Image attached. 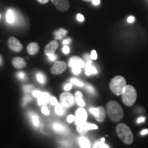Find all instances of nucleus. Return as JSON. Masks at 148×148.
<instances>
[{
  "instance_id": "nucleus-45",
  "label": "nucleus",
  "mask_w": 148,
  "mask_h": 148,
  "mask_svg": "<svg viewBox=\"0 0 148 148\" xmlns=\"http://www.w3.org/2000/svg\"><path fill=\"white\" fill-rule=\"evenodd\" d=\"M92 2L95 5H98L100 3V0H92Z\"/></svg>"
},
{
  "instance_id": "nucleus-2",
  "label": "nucleus",
  "mask_w": 148,
  "mask_h": 148,
  "mask_svg": "<svg viewBox=\"0 0 148 148\" xmlns=\"http://www.w3.org/2000/svg\"><path fill=\"white\" fill-rule=\"evenodd\" d=\"M118 136L125 144H131L134 140L132 132L130 127L125 123H119L116 128Z\"/></svg>"
},
{
  "instance_id": "nucleus-47",
  "label": "nucleus",
  "mask_w": 148,
  "mask_h": 148,
  "mask_svg": "<svg viewBox=\"0 0 148 148\" xmlns=\"http://www.w3.org/2000/svg\"><path fill=\"white\" fill-rule=\"evenodd\" d=\"M148 134V130L147 129H144L141 132H140V134L141 135H145Z\"/></svg>"
},
{
  "instance_id": "nucleus-19",
  "label": "nucleus",
  "mask_w": 148,
  "mask_h": 148,
  "mask_svg": "<svg viewBox=\"0 0 148 148\" xmlns=\"http://www.w3.org/2000/svg\"><path fill=\"white\" fill-rule=\"evenodd\" d=\"M75 99L77 104L80 107H84L85 106V102L82 99V93L80 91H76L75 93Z\"/></svg>"
},
{
  "instance_id": "nucleus-34",
  "label": "nucleus",
  "mask_w": 148,
  "mask_h": 148,
  "mask_svg": "<svg viewBox=\"0 0 148 148\" xmlns=\"http://www.w3.org/2000/svg\"><path fill=\"white\" fill-rule=\"evenodd\" d=\"M49 102L52 106H56V105L58 103V101H57L56 98L54 97H50V99H49Z\"/></svg>"
},
{
  "instance_id": "nucleus-44",
  "label": "nucleus",
  "mask_w": 148,
  "mask_h": 148,
  "mask_svg": "<svg viewBox=\"0 0 148 148\" xmlns=\"http://www.w3.org/2000/svg\"><path fill=\"white\" fill-rule=\"evenodd\" d=\"M145 118L143 117V116H141V117H139L137 119V123H143V122L145 121Z\"/></svg>"
},
{
  "instance_id": "nucleus-37",
  "label": "nucleus",
  "mask_w": 148,
  "mask_h": 148,
  "mask_svg": "<svg viewBox=\"0 0 148 148\" xmlns=\"http://www.w3.org/2000/svg\"><path fill=\"white\" fill-rule=\"evenodd\" d=\"M62 51H63V53H65V54H68V53L70 52L69 47H68L67 45L64 46L63 48H62Z\"/></svg>"
},
{
  "instance_id": "nucleus-50",
  "label": "nucleus",
  "mask_w": 148,
  "mask_h": 148,
  "mask_svg": "<svg viewBox=\"0 0 148 148\" xmlns=\"http://www.w3.org/2000/svg\"><path fill=\"white\" fill-rule=\"evenodd\" d=\"M2 63V59H1V57H0V64Z\"/></svg>"
},
{
  "instance_id": "nucleus-23",
  "label": "nucleus",
  "mask_w": 148,
  "mask_h": 148,
  "mask_svg": "<svg viewBox=\"0 0 148 148\" xmlns=\"http://www.w3.org/2000/svg\"><path fill=\"white\" fill-rule=\"evenodd\" d=\"M36 79L37 81L40 84H45L47 82V77L43 73H38L36 75Z\"/></svg>"
},
{
  "instance_id": "nucleus-15",
  "label": "nucleus",
  "mask_w": 148,
  "mask_h": 148,
  "mask_svg": "<svg viewBox=\"0 0 148 148\" xmlns=\"http://www.w3.org/2000/svg\"><path fill=\"white\" fill-rule=\"evenodd\" d=\"M12 64L16 69H21V68L26 66L27 64L25 60L21 57H15L12 60Z\"/></svg>"
},
{
  "instance_id": "nucleus-30",
  "label": "nucleus",
  "mask_w": 148,
  "mask_h": 148,
  "mask_svg": "<svg viewBox=\"0 0 148 148\" xmlns=\"http://www.w3.org/2000/svg\"><path fill=\"white\" fill-rule=\"evenodd\" d=\"M32 100V98H31L30 96L29 95H26L25 96L23 99V106H25V105H26L27 103H29V101Z\"/></svg>"
},
{
  "instance_id": "nucleus-35",
  "label": "nucleus",
  "mask_w": 148,
  "mask_h": 148,
  "mask_svg": "<svg viewBox=\"0 0 148 148\" xmlns=\"http://www.w3.org/2000/svg\"><path fill=\"white\" fill-rule=\"evenodd\" d=\"M72 72L75 75H78L81 73V68L78 67H73L72 68Z\"/></svg>"
},
{
  "instance_id": "nucleus-32",
  "label": "nucleus",
  "mask_w": 148,
  "mask_h": 148,
  "mask_svg": "<svg viewBox=\"0 0 148 148\" xmlns=\"http://www.w3.org/2000/svg\"><path fill=\"white\" fill-rule=\"evenodd\" d=\"M41 112L43 113L45 115H48V114H49V109L47 106H45V105H43V106L41 108Z\"/></svg>"
},
{
  "instance_id": "nucleus-24",
  "label": "nucleus",
  "mask_w": 148,
  "mask_h": 148,
  "mask_svg": "<svg viewBox=\"0 0 148 148\" xmlns=\"http://www.w3.org/2000/svg\"><path fill=\"white\" fill-rule=\"evenodd\" d=\"M53 128L56 132H60V133H63L65 131V128L62 125L60 124V123H53Z\"/></svg>"
},
{
  "instance_id": "nucleus-13",
  "label": "nucleus",
  "mask_w": 148,
  "mask_h": 148,
  "mask_svg": "<svg viewBox=\"0 0 148 148\" xmlns=\"http://www.w3.org/2000/svg\"><path fill=\"white\" fill-rule=\"evenodd\" d=\"M58 46L59 44L58 41H56V40H51L45 46L44 52L47 56L53 54V53H55L56 50L58 48Z\"/></svg>"
},
{
  "instance_id": "nucleus-26",
  "label": "nucleus",
  "mask_w": 148,
  "mask_h": 148,
  "mask_svg": "<svg viewBox=\"0 0 148 148\" xmlns=\"http://www.w3.org/2000/svg\"><path fill=\"white\" fill-rule=\"evenodd\" d=\"M93 147L95 148H108L109 146L106 144H105L103 142H96L94 145Z\"/></svg>"
},
{
  "instance_id": "nucleus-17",
  "label": "nucleus",
  "mask_w": 148,
  "mask_h": 148,
  "mask_svg": "<svg viewBox=\"0 0 148 148\" xmlns=\"http://www.w3.org/2000/svg\"><path fill=\"white\" fill-rule=\"evenodd\" d=\"M6 21L8 23L10 24H13L15 23L16 15H15V13H14V10H12V9H9V10L7 11Z\"/></svg>"
},
{
  "instance_id": "nucleus-48",
  "label": "nucleus",
  "mask_w": 148,
  "mask_h": 148,
  "mask_svg": "<svg viewBox=\"0 0 148 148\" xmlns=\"http://www.w3.org/2000/svg\"><path fill=\"white\" fill-rule=\"evenodd\" d=\"M84 1H86V2H90V1H92V0H83Z\"/></svg>"
},
{
  "instance_id": "nucleus-33",
  "label": "nucleus",
  "mask_w": 148,
  "mask_h": 148,
  "mask_svg": "<svg viewBox=\"0 0 148 148\" xmlns=\"http://www.w3.org/2000/svg\"><path fill=\"white\" fill-rule=\"evenodd\" d=\"M17 76L20 79H22V80H25V79H27V76L23 72H19V73H17Z\"/></svg>"
},
{
  "instance_id": "nucleus-1",
  "label": "nucleus",
  "mask_w": 148,
  "mask_h": 148,
  "mask_svg": "<svg viewBox=\"0 0 148 148\" xmlns=\"http://www.w3.org/2000/svg\"><path fill=\"white\" fill-rule=\"evenodd\" d=\"M107 112L112 121L116 122L123 116V110L121 106L115 101H110L107 103Z\"/></svg>"
},
{
  "instance_id": "nucleus-39",
  "label": "nucleus",
  "mask_w": 148,
  "mask_h": 148,
  "mask_svg": "<svg viewBox=\"0 0 148 148\" xmlns=\"http://www.w3.org/2000/svg\"><path fill=\"white\" fill-rule=\"evenodd\" d=\"M48 58H49V60L51 61H54L57 58V56L55 54V53H53V54H50V55H48Z\"/></svg>"
},
{
  "instance_id": "nucleus-5",
  "label": "nucleus",
  "mask_w": 148,
  "mask_h": 148,
  "mask_svg": "<svg viewBox=\"0 0 148 148\" xmlns=\"http://www.w3.org/2000/svg\"><path fill=\"white\" fill-rule=\"evenodd\" d=\"M60 103H62L65 108H69L73 106L75 103V98L71 92L66 91L61 93L60 95Z\"/></svg>"
},
{
  "instance_id": "nucleus-46",
  "label": "nucleus",
  "mask_w": 148,
  "mask_h": 148,
  "mask_svg": "<svg viewBox=\"0 0 148 148\" xmlns=\"http://www.w3.org/2000/svg\"><path fill=\"white\" fill-rule=\"evenodd\" d=\"M37 1H38L40 3H41V4H45V3H47L49 0H37Z\"/></svg>"
},
{
  "instance_id": "nucleus-10",
  "label": "nucleus",
  "mask_w": 148,
  "mask_h": 148,
  "mask_svg": "<svg viewBox=\"0 0 148 148\" xmlns=\"http://www.w3.org/2000/svg\"><path fill=\"white\" fill-rule=\"evenodd\" d=\"M55 7L61 12H65L69 9L70 3L69 0H51Z\"/></svg>"
},
{
  "instance_id": "nucleus-27",
  "label": "nucleus",
  "mask_w": 148,
  "mask_h": 148,
  "mask_svg": "<svg viewBox=\"0 0 148 148\" xmlns=\"http://www.w3.org/2000/svg\"><path fill=\"white\" fill-rule=\"evenodd\" d=\"M71 82L72 84L76 85L77 86H79V87H82L83 86H84V84H83V82H80V81H79L78 79H75V78H71Z\"/></svg>"
},
{
  "instance_id": "nucleus-12",
  "label": "nucleus",
  "mask_w": 148,
  "mask_h": 148,
  "mask_svg": "<svg viewBox=\"0 0 148 148\" xmlns=\"http://www.w3.org/2000/svg\"><path fill=\"white\" fill-rule=\"evenodd\" d=\"M85 64L86 63L84 62V61L77 56L71 57L69 60V66L71 68L78 67L82 69L83 67H85Z\"/></svg>"
},
{
  "instance_id": "nucleus-21",
  "label": "nucleus",
  "mask_w": 148,
  "mask_h": 148,
  "mask_svg": "<svg viewBox=\"0 0 148 148\" xmlns=\"http://www.w3.org/2000/svg\"><path fill=\"white\" fill-rule=\"evenodd\" d=\"M98 110H99V113H98V116L96 117V119H97L99 122H102L104 121L105 117H106L105 110L104 108L101 106L98 107Z\"/></svg>"
},
{
  "instance_id": "nucleus-42",
  "label": "nucleus",
  "mask_w": 148,
  "mask_h": 148,
  "mask_svg": "<svg viewBox=\"0 0 148 148\" xmlns=\"http://www.w3.org/2000/svg\"><path fill=\"white\" fill-rule=\"evenodd\" d=\"M134 20H135V18H134V16H129L128 18H127V22H128V23H133V22L134 21Z\"/></svg>"
},
{
  "instance_id": "nucleus-11",
  "label": "nucleus",
  "mask_w": 148,
  "mask_h": 148,
  "mask_svg": "<svg viewBox=\"0 0 148 148\" xmlns=\"http://www.w3.org/2000/svg\"><path fill=\"white\" fill-rule=\"evenodd\" d=\"M66 69V64L63 61H58L53 64L51 69V73L54 75H59L62 73Z\"/></svg>"
},
{
  "instance_id": "nucleus-16",
  "label": "nucleus",
  "mask_w": 148,
  "mask_h": 148,
  "mask_svg": "<svg viewBox=\"0 0 148 148\" xmlns=\"http://www.w3.org/2000/svg\"><path fill=\"white\" fill-rule=\"evenodd\" d=\"M27 51L30 55H35L39 51V45L37 42H32L27 46Z\"/></svg>"
},
{
  "instance_id": "nucleus-22",
  "label": "nucleus",
  "mask_w": 148,
  "mask_h": 148,
  "mask_svg": "<svg viewBox=\"0 0 148 148\" xmlns=\"http://www.w3.org/2000/svg\"><path fill=\"white\" fill-rule=\"evenodd\" d=\"M64 107L61 103H58L56 105L55 107V112L58 115H63L64 113Z\"/></svg>"
},
{
  "instance_id": "nucleus-7",
  "label": "nucleus",
  "mask_w": 148,
  "mask_h": 148,
  "mask_svg": "<svg viewBox=\"0 0 148 148\" xmlns=\"http://www.w3.org/2000/svg\"><path fill=\"white\" fill-rule=\"evenodd\" d=\"M98 128L97 125L93 123H86V122H84V123H81V124L77 125V131L79 134H85L86 133L88 132V130H97Z\"/></svg>"
},
{
  "instance_id": "nucleus-28",
  "label": "nucleus",
  "mask_w": 148,
  "mask_h": 148,
  "mask_svg": "<svg viewBox=\"0 0 148 148\" xmlns=\"http://www.w3.org/2000/svg\"><path fill=\"white\" fill-rule=\"evenodd\" d=\"M90 112L92 115H93L96 118L98 116V113H99V110L98 108H90Z\"/></svg>"
},
{
  "instance_id": "nucleus-29",
  "label": "nucleus",
  "mask_w": 148,
  "mask_h": 148,
  "mask_svg": "<svg viewBox=\"0 0 148 148\" xmlns=\"http://www.w3.org/2000/svg\"><path fill=\"white\" fill-rule=\"evenodd\" d=\"M86 90H88L90 93L93 94V95H95V90L94 89V88L92 87L90 84H86Z\"/></svg>"
},
{
  "instance_id": "nucleus-40",
  "label": "nucleus",
  "mask_w": 148,
  "mask_h": 148,
  "mask_svg": "<svg viewBox=\"0 0 148 148\" xmlns=\"http://www.w3.org/2000/svg\"><path fill=\"white\" fill-rule=\"evenodd\" d=\"M74 121H75V116L72 115V114H70V115L68 116L67 122H69V123H72V122H73Z\"/></svg>"
},
{
  "instance_id": "nucleus-4",
  "label": "nucleus",
  "mask_w": 148,
  "mask_h": 148,
  "mask_svg": "<svg viewBox=\"0 0 148 148\" xmlns=\"http://www.w3.org/2000/svg\"><path fill=\"white\" fill-rule=\"evenodd\" d=\"M126 86V81L123 77L117 75L111 79L110 88L114 95H121Z\"/></svg>"
},
{
  "instance_id": "nucleus-43",
  "label": "nucleus",
  "mask_w": 148,
  "mask_h": 148,
  "mask_svg": "<svg viewBox=\"0 0 148 148\" xmlns=\"http://www.w3.org/2000/svg\"><path fill=\"white\" fill-rule=\"evenodd\" d=\"M71 41V40L70 39V38H66V39H64L63 41H62V43H63L64 45H67V44H69Z\"/></svg>"
},
{
  "instance_id": "nucleus-8",
  "label": "nucleus",
  "mask_w": 148,
  "mask_h": 148,
  "mask_svg": "<svg viewBox=\"0 0 148 148\" xmlns=\"http://www.w3.org/2000/svg\"><path fill=\"white\" fill-rule=\"evenodd\" d=\"M8 47L11 50L15 51V52H19L23 49V45L21 42L18 40L15 37H10L8 41Z\"/></svg>"
},
{
  "instance_id": "nucleus-9",
  "label": "nucleus",
  "mask_w": 148,
  "mask_h": 148,
  "mask_svg": "<svg viewBox=\"0 0 148 148\" xmlns=\"http://www.w3.org/2000/svg\"><path fill=\"white\" fill-rule=\"evenodd\" d=\"M87 119V112L83 108H79L76 110L75 116V122L76 125L86 122Z\"/></svg>"
},
{
  "instance_id": "nucleus-38",
  "label": "nucleus",
  "mask_w": 148,
  "mask_h": 148,
  "mask_svg": "<svg viewBox=\"0 0 148 148\" xmlns=\"http://www.w3.org/2000/svg\"><path fill=\"white\" fill-rule=\"evenodd\" d=\"M76 17H77V21H79V22H82V21H84V17L82 14H77Z\"/></svg>"
},
{
  "instance_id": "nucleus-3",
  "label": "nucleus",
  "mask_w": 148,
  "mask_h": 148,
  "mask_svg": "<svg viewBox=\"0 0 148 148\" xmlns=\"http://www.w3.org/2000/svg\"><path fill=\"white\" fill-rule=\"evenodd\" d=\"M121 95L123 103L127 106H132L137 98L136 90L131 85L125 86Z\"/></svg>"
},
{
  "instance_id": "nucleus-49",
  "label": "nucleus",
  "mask_w": 148,
  "mask_h": 148,
  "mask_svg": "<svg viewBox=\"0 0 148 148\" xmlns=\"http://www.w3.org/2000/svg\"><path fill=\"white\" fill-rule=\"evenodd\" d=\"M101 142H103V143H104V141H105V138H101Z\"/></svg>"
},
{
  "instance_id": "nucleus-41",
  "label": "nucleus",
  "mask_w": 148,
  "mask_h": 148,
  "mask_svg": "<svg viewBox=\"0 0 148 148\" xmlns=\"http://www.w3.org/2000/svg\"><path fill=\"white\" fill-rule=\"evenodd\" d=\"M72 88V83H69V84H66L65 86H64V90L66 91H69V90Z\"/></svg>"
},
{
  "instance_id": "nucleus-14",
  "label": "nucleus",
  "mask_w": 148,
  "mask_h": 148,
  "mask_svg": "<svg viewBox=\"0 0 148 148\" xmlns=\"http://www.w3.org/2000/svg\"><path fill=\"white\" fill-rule=\"evenodd\" d=\"M85 73L88 76V75H92V74L97 73V70L95 69V67H94L92 65L91 59L86 61V64H85Z\"/></svg>"
},
{
  "instance_id": "nucleus-36",
  "label": "nucleus",
  "mask_w": 148,
  "mask_h": 148,
  "mask_svg": "<svg viewBox=\"0 0 148 148\" xmlns=\"http://www.w3.org/2000/svg\"><path fill=\"white\" fill-rule=\"evenodd\" d=\"M90 58H91L92 60H97V54L95 50H92L91 51V53H90Z\"/></svg>"
},
{
  "instance_id": "nucleus-31",
  "label": "nucleus",
  "mask_w": 148,
  "mask_h": 148,
  "mask_svg": "<svg viewBox=\"0 0 148 148\" xmlns=\"http://www.w3.org/2000/svg\"><path fill=\"white\" fill-rule=\"evenodd\" d=\"M33 88H34V86H32V85H25V86H23V90L25 92H29L31 90H32Z\"/></svg>"
},
{
  "instance_id": "nucleus-18",
  "label": "nucleus",
  "mask_w": 148,
  "mask_h": 148,
  "mask_svg": "<svg viewBox=\"0 0 148 148\" xmlns=\"http://www.w3.org/2000/svg\"><path fill=\"white\" fill-rule=\"evenodd\" d=\"M68 31L66 29L60 28L54 32L53 34H54V38L56 40H60L62 39L64 36H65L67 34Z\"/></svg>"
},
{
  "instance_id": "nucleus-6",
  "label": "nucleus",
  "mask_w": 148,
  "mask_h": 148,
  "mask_svg": "<svg viewBox=\"0 0 148 148\" xmlns=\"http://www.w3.org/2000/svg\"><path fill=\"white\" fill-rule=\"evenodd\" d=\"M32 95L36 97L38 99V104L40 106H43V105L47 104L49 101L50 96L48 92H41L40 90H35L32 91Z\"/></svg>"
},
{
  "instance_id": "nucleus-20",
  "label": "nucleus",
  "mask_w": 148,
  "mask_h": 148,
  "mask_svg": "<svg viewBox=\"0 0 148 148\" xmlns=\"http://www.w3.org/2000/svg\"><path fill=\"white\" fill-rule=\"evenodd\" d=\"M79 144L80 147L82 148H88L90 147V143L89 140L84 136H81L79 138Z\"/></svg>"
},
{
  "instance_id": "nucleus-25",
  "label": "nucleus",
  "mask_w": 148,
  "mask_h": 148,
  "mask_svg": "<svg viewBox=\"0 0 148 148\" xmlns=\"http://www.w3.org/2000/svg\"><path fill=\"white\" fill-rule=\"evenodd\" d=\"M31 119H32V121L33 125L36 127H38L40 125V119L39 117H38V115L36 114H32V116H31Z\"/></svg>"
},
{
  "instance_id": "nucleus-51",
  "label": "nucleus",
  "mask_w": 148,
  "mask_h": 148,
  "mask_svg": "<svg viewBox=\"0 0 148 148\" xmlns=\"http://www.w3.org/2000/svg\"><path fill=\"white\" fill-rule=\"evenodd\" d=\"M0 18H1V14H0Z\"/></svg>"
}]
</instances>
